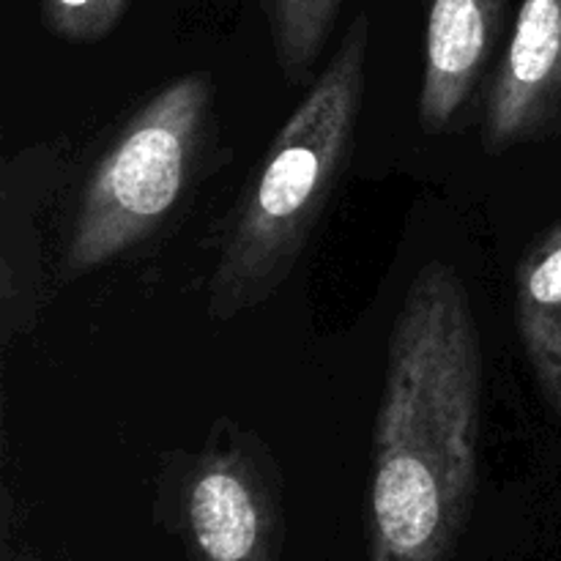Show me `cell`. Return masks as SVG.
I'll return each instance as SVG.
<instances>
[{
	"mask_svg": "<svg viewBox=\"0 0 561 561\" xmlns=\"http://www.w3.org/2000/svg\"><path fill=\"white\" fill-rule=\"evenodd\" d=\"M370 20L359 11L268 146L228 225L208 285V318L233 321L279 290L321 222L354 151Z\"/></svg>",
	"mask_w": 561,
	"mask_h": 561,
	"instance_id": "7a4b0ae2",
	"label": "cell"
},
{
	"mask_svg": "<svg viewBox=\"0 0 561 561\" xmlns=\"http://www.w3.org/2000/svg\"><path fill=\"white\" fill-rule=\"evenodd\" d=\"M561 129V0H524L491 80L482 140L513 151Z\"/></svg>",
	"mask_w": 561,
	"mask_h": 561,
	"instance_id": "5b68a950",
	"label": "cell"
},
{
	"mask_svg": "<svg viewBox=\"0 0 561 561\" xmlns=\"http://www.w3.org/2000/svg\"><path fill=\"white\" fill-rule=\"evenodd\" d=\"M181 526L195 561H279L283 502L266 447L219 420L181 485Z\"/></svg>",
	"mask_w": 561,
	"mask_h": 561,
	"instance_id": "277c9868",
	"label": "cell"
},
{
	"mask_svg": "<svg viewBox=\"0 0 561 561\" xmlns=\"http://www.w3.org/2000/svg\"><path fill=\"white\" fill-rule=\"evenodd\" d=\"M211 107L203 71L153 93L93 168L71 228L66 268L85 274L153 233L184 195Z\"/></svg>",
	"mask_w": 561,
	"mask_h": 561,
	"instance_id": "3957f363",
	"label": "cell"
},
{
	"mask_svg": "<svg viewBox=\"0 0 561 561\" xmlns=\"http://www.w3.org/2000/svg\"><path fill=\"white\" fill-rule=\"evenodd\" d=\"M515 318L540 394L561 420V219L520 257Z\"/></svg>",
	"mask_w": 561,
	"mask_h": 561,
	"instance_id": "52a82bcc",
	"label": "cell"
},
{
	"mask_svg": "<svg viewBox=\"0 0 561 561\" xmlns=\"http://www.w3.org/2000/svg\"><path fill=\"white\" fill-rule=\"evenodd\" d=\"M482 343L469 290L431 261L403 296L373 427L370 561H449L480 474Z\"/></svg>",
	"mask_w": 561,
	"mask_h": 561,
	"instance_id": "6da1fadb",
	"label": "cell"
},
{
	"mask_svg": "<svg viewBox=\"0 0 561 561\" xmlns=\"http://www.w3.org/2000/svg\"><path fill=\"white\" fill-rule=\"evenodd\" d=\"M343 0H263L274 55L290 82L310 80Z\"/></svg>",
	"mask_w": 561,
	"mask_h": 561,
	"instance_id": "ba28073f",
	"label": "cell"
},
{
	"mask_svg": "<svg viewBox=\"0 0 561 561\" xmlns=\"http://www.w3.org/2000/svg\"><path fill=\"white\" fill-rule=\"evenodd\" d=\"M507 0H427L420 124L447 131L491 60Z\"/></svg>",
	"mask_w": 561,
	"mask_h": 561,
	"instance_id": "8992f818",
	"label": "cell"
},
{
	"mask_svg": "<svg viewBox=\"0 0 561 561\" xmlns=\"http://www.w3.org/2000/svg\"><path fill=\"white\" fill-rule=\"evenodd\" d=\"M131 0H38L49 33L71 44H96L124 20Z\"/></svg>",
	"mask_w": 561,
	"mask_h": 561,
	"instance_id": "9c48e42d",
	"label": "cell"
}]
</instances>
